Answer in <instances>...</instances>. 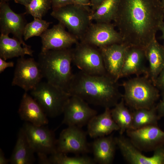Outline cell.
Masks as SVG:
<instances>
[{
    "instance_id": "11",
    "label": "cell",
    "mask_w": 164,
    "mask_h": 164,
    "mask_svg": "<svg viewBox=\"0 0 164 164\" xmlns=\"http://www.w3.org/2000/svg\"><path fill=\"white\" fill-rule=\"evenodd\" d=\"M80 41L99 48L123 43L122 37L111 23H91Z\"/></svg>"
},
{
    "instance_id": "30",
    "label": "cell",
    "mask_w": 164,
    "mask_h": 164,
    "mask_svg": "<svg viewBox=\"0 0 164 164\" xmlns=\"http://www.w3.org/2000/svg\"><path fill=\"white\" fill-rule=\"evenodd\" d=\"M51 7V0H32L25 6V13L31 15L34 18L42 19Z\"/></svg>"
},
{
    "instance_id": "21",
    "label": "cell",
    "mask_w": 164,
    "mask_h": 164,
    "mask_svg": "<svg viewBox=\"0 0 164 164\" xmlns=\"http://www.w3.org/2000/svg\"><path fill=\"white\" fill-rule=\"evenodd\" d=\"M117 146L115 138L110 135L95 138L92 144L93 159L96 163H111Z\"/></svg>"
},
{
    "instance_id": "7",
    "label": "cell",
    "mask_w": 164,
    "mask_h": 164,
    "mask_svg": "<svg viewBox=\"0 0 164 164\" xmlns=\"http://www.w3.org/2000/svg\"><path fill=\"white\" fill-rule=\"evenodd\" d=\"M72 62L85 73L96 75L107 73L99 49L81 41L73 49Z\"/></svg>"
},
{
    "instance_id": "31",
    "label": "cell",
    "mask_w": 164,
    "mask_h": 164,
    "mask_svg": "<svg viewBox=\"0 0 164 164\" xmlns=\"http://www.w3.org/2000/svg\"><path fill=\"white\" fill-rule=\"evenodd\" d=\"M161 92V99L156 105L157 114L160 119L164 117V91Z\"/></svg>"
},
{
    "instance_id": "12",
    "label": "cell",
    "mask_w": 164,
    "mask_h": 164,
    "mask_svg": "<svg viewBox=\"0 0 164 164\" xmlns=\"http://www.w3.org/2000/svg\"><path fill=\"white\" fill-rule=\"evenodd\" d=\"M88 104L80 97L71 95L64 108L62 124L81 128L87 125L97 114V111L91 108Z\"/></svg>"
},
{
    "instance_id": "14",
    "label": "cell",
    "mask_w": 164,
    "mask_h": 164,
    "mask_svg": "<svg viewBox=\"0 0 164 164\" xmlns=\"http://www.w3.org/2000/svg\"><path fill=\"white\" fill-rule=\"evenodd\" d=\"M132 144L141 151H154L164 145V131L158 125H152L126 131Z\"/></svg>"
},
{
    "instance_id": "34",
    "label": "cell",
    "mask_w": 164,
    "mask_h": 164,
    "mask_svg": "<svg viewBox=\"0 0 164 164\" xmlns=\"http://www.w3.org/2000/svg\"><path fill=\"white\" fill-rule=\"evenodd\" d=\"M0 57V73H2L5 70L9 67H12L14 66V63L13 62H6Z\"/></svg>"
},
{
    "instance_id": "10",
    "label": "cell",
    "mask_w": 164,
    "mask_h": 164,
    "mask_svg": "<svg viewBox=\"0 0 164 164\" xmlns=\"http://www.w3.org/2000/svg\"><path fill=\"white\" fill-rule=\"evenodd\" d=\"M87 132L81 128L68 126L60 134L56 144V152L66 154H85L90 151L87 141Z\"/></svg>"
},
{
    "instance_id": "29",
    "label": "cell",
    "mask_w": 164,
    "mask_h": 164,
    "mask_svg": "<svg viewBox=\"0 0 164 164\" xmlns=\"http://www.w3.org/2000/svg\"><path fill=\"white\" fill-rule=\"evenodd\" d=\"M51 22L38 18H34L31 22L27 23L23 32V37L26 41L32 37L40 36L48 28Z\"/></svg>"
},
{
    "instance_id": "23",
    "label": "cell",
    "mask_w": 164,
    "mask_h": 164,
    "mask_svg": "<svg viewBox=\"0 0 164 164\" xmlns=\"http://www.w3.org/2000/svg\"><path fill=\"white\" fill-rule=\"evenodd\" d=\"M35 152L21 128L19 130L14 149L9 159L12 164H32L35 160Z\"/></svg>"
},
{
    "instance_id": "6",
    "label": "cell",
    "mask_w": 164,
    "mask_h": 164,
    "mask_svg": "<svg viewBox=\"0 0 164 164\" xmlns=\"http://www.w3.org/2000/svg\"><path fill=\"white\" fill-rule=\"evenodd\" d=\"M31 92L47 116L51 118L63 114L71 95L61 88L47 81L40 82Z\"/></svg>"
},
{
    "instance_id": "20",
    "label": "cell",
    "mask_w": 164,
    "mask_h": 164,
    "mask_svg": "<svg viewBox=\"0 0 164 164\" xmlns=\"http://www.w3.org/2000/svg\"><path fill=\"white\" fill-rule=\"evenodd\" d=\"M111 109L105 108L104 112L92 118L87 124L88 135L94 138L108 135L119 128L113 119Z\"/></svg>"
},
{
    "instance_id": "38",
    "label": "cell",
    "mask_w": 164,
    "mask_h": 164,
    "mask_svg": "<svg viewBox=\"0 0 164 164\" xmlns=\"http://www.w3.org/2000/svg\"><path fill=\"white\" fill-rule=\"evenodd\" d=\"M32 0H14L15 2L17 3L24 5L26 6L29 4Z\"/></svg>"
},
{
    "instance_id": "36",
    "label": "cell",
    "mask_w": 164,
    "mask_h": 164,
    "mask_svg": "<svg viewBox=\"0 0 164 164\" xmlns=\"http://www.w3.org/2000/svg\"><path fill=\"white\" fill-rule=\"evenodd\" d=\"M73 3L86 7H91L89 0H72Z\"/></svg>"
},
{
    "instance_id": "25",
    "label": "cell",
    "mask_w": 164,
    "mask_h": 164,
    "mask_svg": "<svg viewBox=\"0 0 164 164\" xmlns=\"http://www.w3.org/2000/svg\"><path fill=\"white\" fill-rule=\"evenodd\" d=\"M111 110L113 119L119 128L120 135H122L127 130L131 129L132 113L126 107L122 97Z\"/></svg>"
},
{
    "instance_id": "2",
    "label": "cell",
    "mask_w": 164,
    "mask_h": 164,
    "mask_svg": "<svg viewBox=\"0 0 164 164\" xmlns=\"http://www.w3.org/2000/svg\"><path fill=\"white\" fill-rule=\"evenodd\" d=\"M119 88L118 81L107 73L91 75L80 71L73 74L67 92L88 104L111 108L122 97Z\"/></svg>"
},
{
    "instance_id": "37",
    "label": "cell",
    "mask_w": 164,
    "mask_h": 164,
    "mask_svg": "<svg viewBox=\"0 0 164 164\" xmlns=\"http://www.w3.org/2000/svg\"><path fill=\"white\" fill-rule=\"evenodd\" d=\"M10 162L9 159L6 158L5 156L4 153L0 149V164H7Z\"/></svg>"
},
{
    "instance_id": "26",
    "label": "cell",
    "mask_w": 164,
    "mask_h": 164,
    "mask_svg": "<svg viewBox=\"0 0 164 164\" xmlns=\"http://www.w3.org/2000/svg\"><path fill=\"white\" fill-rule=\"evenodd\" d=\"M131 129H136L152 125H158L160 119L157 113L156 105L149 109L134 110Z\"/></svg>"
},
{
    "instance_id": "16",
    "label": "cell",
    "mask_w": 164,
    "mask_h": 164,
    "mask_svg": "<svg viewBox=\"0 0 164 164\" xmlns=\"http://www.w3.org/2000/svg\"><path fill=\"white\" fill-rule=\"evenodd\" d=\"M40 36L42 43L41 51L42 52L70 48L78 42V39L67 31L65 27L59 22L51 28L48 29Z\"/></svg>"
},
{
    "instance_id": "5",
    "label": "cell",
    "mask_w": 164,
    "mask_h": 164,
    "mask_svg": "<svg viewBox=\"0 0 164 164\" xmlns=\"http://www.w3.org/2000/svg\"><path fill=\"white\" fill-rule=\"evenodd\" d=\"M52 9L51 16L78 39L82 38L92 23L90 7L72 4Z\"/></svg>"
},
{
    "instance_id": "32",
    "label": "cell",
    "mask_w": 164,
    "mask_h": 164,
    "mask_svg": "<svg viewBox=\"0 0 164 164\" xmlns=\"http://www.w3.org/2000/svg\"><path fill=\"white\" fill-rule=\"evenodd\" d=\"M155 85L159 91H164V67L158 76Z\"/></svg>"
},
{
    "instance_id": "3",
    "label": "cell",
    "mask_w": 164,
    "mask_h": 164,
    "mask_svg": "<svg viewBox=\"0 0 164 164\" xmlns=\"http://www.w3.org/2000/svg\"><path fill=\"white\" fill-rule=\"evenodd\" d=\"M72 61L73 49L70 48L41 51L38 62L43 78L67 92L74 74Z\"/></svg>"
},
{
    "instance_id": "9",
    "label": "cell",
    "mask_w": 164,
    "mask_h": 164,
    "mask_svg": "<svg viewBox=\"0 0 164 164\" xmlns=\"http://www.w3.org/2000/svg\"><path fill=\"white\" fill-rule=\"evenodd\" d=\"M43 78L38 62L33 58L20 57L17 60L12 85L27 92L34 89Z\"/></svg>"
},
{
    "instance_id": "40",
    "label": "cell",
    "mask_w": 164,
    "mask_h": 164,
    "mask_svg": "<svg viewBox=\"0 0 164 164\" xmlns=\"http://www.w3.org/2000/svg\"><path fill=\"white\" fill-rule=\"evenodd\" d=\"M162 6L164 9V0H160Z\"/></svg>"
},
{
    "instance_id": "17",
    "label": "cell",
    "mask_w": 164,
    "mask_h": 164,
    "mask_svg": "<svg viewBox=\"0 0 164 164\" xmlns=\"http://www.w3.org/2000/svg\"><path fill=\"white\" fill-rule=\"evenodd\" d=\"M128 46L124 43H116L99 48L107 73L118 81Z\"/></svg>"
},
{
    "instance_id": "41",
    "label": "cell",
    "mask_w": 164,
    "mask_h": 164,
    "mask_svg": "<svg viewBox=\"0 0 164 164\" xmlns=\"http://www.w3.org/2000/svg\"><path fill=\"white\" fill-rule=\"evenodd\" d=\"M10 0H0V2H6L9 1Z\"/></svg>"
},
{
    "instance_id": "28",
    "label": "cell",
    "mask_w": 164,
    "mask_h": 164,
    "mask_svg": "<svg viewBox=\"0 0 164 164\" xmlns=\"http://www.w3.org/2000/svg\"><path fill=\"white\" fill-rule=\"evenodd\" d=\"M93 158L87 156L69 157L56 152L48 157L47 164H95Z\"/></svg>"
},
{
    "instance_id": "18",
    "label": "cell",
    "mask_w": 164,
    "mask_h": 164,
    "mask_svg": "<svg viewBox=\"0 0 164 164\" xmlns=\"http://www.w3.org/2000/svg\"><path fill=\"white\" fill-rule=\"evenodd\" d=\"M145 59L144 49L128 46L125 53L120 78L133 74L138 76L142 74L148 77V68L145 64Z\"/></svg>"
},
{
    "instance_id": "8",
    "label": "cell",
    "mask_w": 164,
    "mask_h": 164,
    "mask_svg": "<svg viewBox=\"0 0 164 164\" xmlns=\"http://www.w3.org/2000/svg\"><path fill=\"white\" fill-rule=\"evenodd\" d=\"M22 128L38 156L48 155L56 152L55 134L45 125H36L26 122Z\"/></svg>"
},
{
    "instance_id": "33",
    "label": "cell",
    "mask_w": 164,
    "mask_h": 164,
    "mask_svg": "<svg viewBox=\"0 0 164 164\" xmlns=\"http://www.w3.org/2000/svg\"><path fill=\"white\" fill-rule=\"evenodd\" d=\"M52 9L73 4L72 0H51Z\"/></svg>"
},
{
    "instance_id": "39",
    "label": "cell",
    "mask_w": 164,
    "mask_h": 164,
    "mask_svg": "<svg viewBox=\"0 0 164 164\" xmlns=\"http://www.w3.org/2000/svg\"><path fill=\"white\" fill-rule=\"evenodd\" d=\"M159 30L161 31L162 33V35L160 38L163 40V46L164 47V22L163 21L161 24L159 28Z\"/></svg>"
},
{
    "instance_id": "24",
    "label": "cell",
    "mask_w": 164,
    "mask_h": 164,
    "mask_svg": "<svg viewBox=\"0 0 164 164\" xmlns=\"http://www.w3.org/2000/svg\"><path fill=\"white\" fill-rule=\"evenodd\" d=\"M33 51L30 46H24L17 39L1 34L0 36V57L6 60L16 57H23L26 55L32 56Z\"/></svg>"
},
{
    "instance_id": "15",
    "label": "cell",
    "mask_w": 164,
    "mask_h": 164,
    "mask_svg": "<svg viewBox=\"0 0 164 164\" xmlns=\"http://www.w3.org/2000/svg\"><path fill=\"white\" fill-rule=\"evenodd\" d=\"M25 13L17 14L13 12L6 2H0V31L1 34L9 35L21 42L24 46H29L23 39L26 22Z\"/></svg>"
},
{
    "instance_id": "1",
    "label": "cell",
    "mask_w": 164,
    "mask_h": 164,
    "mask_svg": "<svg viewBox=\"0 0 164 164\" xmlns=\"http://www.w3.org/2000/svg\"><path fill=\"white\" fill-rule=\"evenodd\" d=\"M160 0H120L113 21L128 46L145 50L164 21Z\"/></svg>"
},
{
    "instance_id": "4",
    "label": "cell",
    "mask_w": 164,
    "mask_h": 164,
    "mask_svg": "<svg viewBox=\"0 0 164 164\" xmlns=\"http://www.w3.org/2000/svg\"><path fill=\"white\" fill-rule=\"evenodd\" d=\"M125 104L134 110L149 109L155 105L159 91L149 77L144 75L129 79L122 84Z\"/></svg>"
},
{
    "instance_id": "19",
    "label": "cell",
    "mask_w": 164,
    "mask_h": 164,
    "mask_svg": "<svg viewBox=\"0 0 164 164\" xmlns=\"http://www.w3.org/2000/svg\"><path fill=\"white\" fill-rule=\"evenodd\" d=\"M18 113L22 120L34 125H45L48 123L47 116L41 106L26 92L21 99Z\"/></svg>"
},
{
    "instance_id": "27",
    "label": "cell",
    "mask_w": 164,
    "mask_h": 164,
    "mask_svg": "<svg viewBox=\"0 0 164 164\" xmlns=\"http://www.w3.org/2000/svg\"><path fill=\"white\" fill-rule=\"evenodd\" d=\"M120 0H105L94 12L91 13V21L111 23L113 21Z\"/></svg>"
},
{
    "instance_id": "13",
    "label": "cell",
    "mask_w": 164,
    "mask_h": 164,
    "mask_svg": "<svg viewBox=\"0 0 164 164\" xmlns=\"http://www.w3.org/2000/svg\"><path fill=\"white\" fill-rule=\"evenodd\" d=\"M117 146L124 159L132 164H164V145L154 150L151 157L143 155L128 138L122 135L115 137Z\"/></svg>"
},
{
    "instance_id": "22",
    "label": "cell",
    "mask_w": 164,
    "mask_h": 164,
    "mask_svg": "<svg viewBox=\"0 0 164 164\" xmlns=\"http://www.w3.org/2000/svg\"><path fill=\"white\" fill-rule=\"evenodd\" d=\"M145 51L149 64L148 77L155 85L158 76L164 67V47L155 38L145 48Z\"/></svg>"
},
{
    "instance_id": "35",
    "label": "cell",
    "mask_w": 164,
    "mask_h": 164,
    "mask_svg": "<svg viewBox=\"0 0 164 164\" xmlns=\"http://www.w3.org/2000/svg\"><path fill=\"white\" fill-rule=\"evenodd\" d=\"M105 0H89L91 4V13L95 11Z\"/></svg>"
}]
</instances>
